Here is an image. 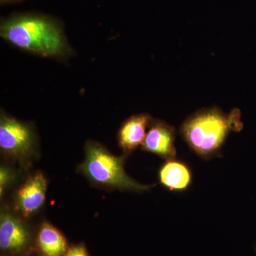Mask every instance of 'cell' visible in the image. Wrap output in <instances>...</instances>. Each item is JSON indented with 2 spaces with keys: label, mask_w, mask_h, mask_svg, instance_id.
I'll use <instances>...</instances> for the list:
<instances>
[{
  "label": "cell",
  "mask_w": 256,
  "mask_h": 256,
  "mask_svg": "<svg viewBox=\"0 0 256 256\" xmlns=\"http://www.w3.org/2000/svg\"><path fill=\"white\" fill-rule=\"evenodd\" d=\"M152 121V119L148 114H136L128 118L118 133L121 148L126 152H132L142 146Z\"/></svg>",
  "instance_id": "8"
},
{
  "label": "cell",
  "mask_w": 256,
  "mask_h": 256,
  "mask_svg": "<svg viewBox=\"0 0 256 256\" xmlns=\"http://www.w3.org/2000/svg\"><path fill=\"white\" fill-rule=\"evenodd\" d=\"M31 230L14 216L2 214L0 218V249L6 256L25 254L33 246Z\"/></svg>",
  "instance_id": "5"
},
{
  "label": "cell",
  "mask_w": 256,
  "mask_h": 256,
  "mask_svg": "<svg viewBox=\"0 0 256 256\" xmlns=\"http://www.w3.org/2000/svg\"><path fill=\"white\" fill-rule=\"evenodd\" d=\"M0 35L13 46L41 56L66 58L72 54L60 23L44 15H13L2 22Z\"/></svg>",
  "instance_id": "1"
},
{
  "label": "cell",
  "mask_w": 256,
  "mask_h": 256,
  "mask_svg": "<svg viewBox=\"0 0 256 256\" xmlns=\"http://www.w3.org/2000/svg\"><path fill=\"white\" fill-rule=\"evenodd\" d=\"M36 245L42 256H64L68 250L63 234L50 224H42L37 234Z\"/></svg>",
  "instance_id": "10"
},
{
  "label": "cell",
  "mask_w": 256,
  "mask_h": 256,
  "mask_svg": "<svg viewBox=\"0 0 256 256\" xmlns=\"http://www.w3.org/2000/svg\"><path fill=\"white\" fill-rule=\"evenodd\" d=\"M160 183L170 191H186L192 184V172L190 166L176 159L166 160L160 170Z\"/></svg>",
  "instance_id": "9"
},
{
  "label": "cell",
  "mask_w": 256,
  "mask_h": 256,
  "mask_svg": "<svg viewBox=\"0 0 256 256\" xmlns=\"http://www.w3.org/2000/svg\"></svg>",
  "instance_id": "14"
},
{
  "label": "cell",
  "mask_w": 256,
  "mask_h": 256,
  "mask_svg": "<svg viewBox=\"0 0 256 256\" xmlns=\"http://www.w3.org/2000/svg\"><path fill=\"white\" fill-rule=\"evenodd\" d=\"M12 175L9 170L2 168L0 173V188H1V194H2L5 186L10 182Z\"/></svg>",
  "instance_id": "12"
},
{
  "label": "cell",
  "mask_w": 256,
  "mask_h": 256,
  "mask_svg": "<svg viewBox=\"0 0 256 256\" xmlns=\"http://www.w3.org/2000/svg\"><path fill=\"white\" fill-rule=\"evenodd\" d=\"M36 137L30 124L1 112L0 148L3 152L16 158H24L34 149Z\"/></svg>",
  "instance_id": "4"
},
{
  "label": "cell",
  "mask_w": 256,
  "mask_h": 256,
  "mask_svg": "<svg viewBox=\"0 0 256 256\" xmlns=\"http://www.w3.org/2000/svg\"><path fill=\"white\" fill-rule=\"evenodd\" d=\"M64 256H90L84 244H77L69 248Z\"/></svg>",
  "instance_id": "11"
},
{
  "label": "cell",
  "mask_w": 256,
  "mask_h": 256,
  "mask_svg": "<svg viewBox=\"0 0 256 256\" xmlns=\"http://www.w3.org/2000/svg\"><path fill=\"white\" fill-rule=\"evenodd\" d=\"M23 0H0L1 5L13 4V3L20 2Z\"/></svg>",
  "instance_id": "13"
},
{
  "label": "cell",
  "mask_w": 256,
  "mask_h": 256,
  "mask_svg": "<svg viewBox=\"0 0 256 256\" xmlns=\"http://www.w3.org/2000/svg\"><path fill=\"white\" fill-rule=\"evenodd\" d=\"M242 128L240 111L228 114L213 108L192 114L182 124L181 134L197 156L208 160L220 154L230 132Z\"/></svg>",
  "instance_id": "2"
},
{
  "label": "cell",
  "mask_w": 256,
  "mask_h": 256,
  "mask_svg": "<svg viewBox=\"0 0 256 256\" xmlns=\"http://www.w3.org/2000/svg\"></svg>",
  "instance_id": "15"
},
{
  "label": "cell",
  "mask_w": 256,
  "mask_h": 256,
  "mask_svg": "<svg viewBox=\"0 0 256 256\" xmlns=\"http://www.w3.org/2000/svg\"><path fill=\"white\" fill-rule=\"evenodd\" d=\"M47 182L43 174L32 176L18 190L16 205L25 217H30L40 210L46 198Z\"/></svg>",
  "instance_id": "7"
},
{
  "label": "cell",
  "mask_w": 256,
  "mask_h": 256,
  "mask_svg": "<svg viewBox=\"0 0 256 256\" xmlns=\"http://www.w3.org/2000/svg\"><path fill=\"white\" fill-rule=\"evenodd\" d=\"M82 172L95 183L130 191L143 192L152 186L140 184L130 178L124 168V158L114 156L104 146L89 142Z\"/></svg>",
  "instance_id": "3"
},
{
  "label": "cell",
  "mask_w": 256,
  "mask_h": 256,
  "mask_svg": "<svg viewBox=\"0 0 256 256\" xmlns=\"http://www.w3.org/2000/svg\"><path fill=\"white\" fill-rule=\"evenodd\" d=\"M176 130L164 121L152 120L142 148L166 160L176 159Z\"/></svg>",
  "instance_id": "6"
}]
</instances>
